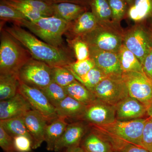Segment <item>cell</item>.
<instances>
[{
  "instance_id": "obj_1",
  "label": "cell",
  "mask_w": 152,
  "mask_h": 152,
  "mask_svg": "<svg viewBox=\"0 0 152 152\" xmlns=\"http://www.w3.org/2000/svg\"><path fill=\"white\" fill-rule=\"evenodd\" d=\"M4 28L28 50L33 58L45 63L51 67L66 66L74 61L72 53L65 47L53 46L17 25Z\"/></svg>"
},
{
  "instance_id": "obj_2",
  "label": "cell",
  "mask_w": 152,
  "mask_h": 152,
  "mask_svg": "<svg viewBox=\"0 0 152 152\" xmlns=\"http://www.w3.org/2000/svg\"><path fill=\"white\" fill-rule=\"evenodd\" d=\"M148 119L121 121L116 119L113 122L101 125H91L98 134L108 141L113 150L131 144L141 146L144 127Z\"/></svg>"
},
{
  "instance_id": "obj_3",
  "label": "cell",
  "mask_w": 152,
  "mask_h": 152,
  "mask_svg": "<svg viewBox=\"0 0 152 152\" xmlns=\"http://www.w3.org/2000/svg\"><path fill=\"white\" fill-rule=\"evenodd\" d=\"M125 30L113 20L98 23L96 27L81 37L89 49L118 53L124 42Z\"/></svg>"
},
{
  "instance_id": "obj_4",
  "label": "cell",
  "mask_w": 152,
  "mask_h": 152,
  "mask_svg": "<svg viewBox=\"0 0 152 152\" xmlns=\"http://www.w3.org/2000/svg\"><path fill=\"white\" fill-rule=\"evenodd\" d=\"M32 58L29 52L4 28L1 29L0 74H17Z\"/></svg>"
},
{
  "instance_id": "obj_5",
  "label": "cell",
  "mask_w": 152,
  "mask_h": 152,
  "mask_svg": "<svg viewBox=\"0 0 152 152\" xmlns=\"http://www.w3.org/2000/svg\"><path fill=\"white\" fill-rule=\"evenodd\" d=\"M69 23L54 16L42 17L36 20H25L17 26L29 30L42 40L58 48H65L63 36L65 34Z\"/></svg>"
},
{
  "instance_id": "obj_6",
  "label": "cell",
  "mask_w": 152,
  "mask_h": 152,
  "mask_svg": "<svg viewBox=\"0 0 152 152\" xmlns=\"http://www.w3.org/2000/svg\"><path fill=\"white\" fill-rule=\"evenodd\" d=\"M52 69L45 63L32 58L19 71V81L30 86L42 89L52 82Z\"/></svg>"
},
{
  "instance_id": "obj_7",
  "label": "cell",
  "mask_w": 152,
  "mask_h": 152,
  "mask_svg": "<svg viewBox=\"0 0 152 152\" xmlns=\"http://www.w3.org/2000/svg\"><path fill=\"white\" fill-rule=\"evenodd\" d=\"M92 92L96 99L114 106L129 96L127 88L122 77H106Z\"/></svg>"
},
{
  "instance_id": "obj_8",
  "label": "cell",
  "mask_w": 152,
  "mask_h": 152,
  "mask_svg": "<svg viewBox=\"0 0 152 152\" xmlns=\"http://www.w3.org/2000/svg\"><path fill=\"white\" fill-rule=\"evenodd\" d=\"M123 80L129 96L141 102L146 107L152 102V80L144 73H123Z\"/></svg>"
},
{
  "instance_id": "obj_9",
  "label": "cell",
  "mask_w": 152,
  "mask_h": 152,
  "mask_svg": "<svg viewBox=\"0 0 152 152\" xmlns=\"http://www.w3.org/2000/svg\"><path fill=\"white\" fill-rule=\"evenodd\" d=\"M18 92L28 101L32 109L39 112L48 123L58 118L56 108L42 90L19 81Z\"/></svg>"
},
{
  "instance_id": "obj_10",
  "label": "cell",
  "mask_w": 152,
  "mask_h": 152,
  "mask_svg": "<svg viewBox=\"0 0 152 152\" xmlns=\"http://www.w3.org/2000/svg\"><path fill=\"white\" fill-rule=\"evenodd\" d=\"M123 44L138 59L141 64L151 49L146 25L135 23L125 30Z\"/></svg>"
},
{
  "instance_id": "obj_11",
  "label": "cell",
  "mask_w": 152,
  "mask_h": 152,
  "mask_svg": "<svg viewBox=\"0 0 152 152\" xmlns=\"http://www.w3.org/2000/svg\"><path fill=\"white\" fill-rule=\"evenodd\" d=\"M81 119L88 122L91 125H101L113 122L116 119L115 106L96 99L86 106Z\"/></svg>"
},
{
  "instance_id": "obj_12",
  "label": "cell",
  "mask_w": 152,
  "mask_h": 152,
  "mask_svg": "<svg viewBox=\"0 0 152 152\" xmlns=\"http://www.w3.org/2000/svg\"><path fill=\"white\" fill-rule=\"evenodd\" d=\"M90 58L95 66L101 70L107 77H121V69L118 53L89 49Z\"/></svg>"
},
{
  "instance_id": "obj_13",
  "label": "cell",
  "mask_w": 152,
  "mask_h": 152,
  "mask_svg": "<svg viewBox=\"0 0 152 152\" xmlns=\"http://www.w3.org/2000/svg\"><path fill=\"white\" fill-rule=\"evenodd\" d=\"M28 132L32 140L33 149L40 147L45 140L48 121L39 112L31 110L23 116Z\"/></svg>"
},
{
  "instance_id": "obj_14",
  "label": "cell",
  "mask_w": 152,
  "mask_h": 152,
  "mask_svg": "<svg viewBox=\"0 0 152 152\" xmlns=\"http://www.w3.org/2000/svg\"><path fill=\"white\" fill-rule=\"evenodd\" d=\"M32 110L31 106L19 92L13 97L0 102V120L23 116Z\"/></svg>"
},
{
  "instance_id": "obj_15",
  "label": "cell",
  "mask_w": 152,
  "mask_h": 152,
  "mask_svg": "<svg viewBox=\"0 0 152 152\" xmlns=\"http://www.w3.org/2000/svg\"><path fill=\"white\" fill-rule=\"evenodd\" d=\"M115 108L116 119L121 121L141 118L147 114L146 106L129 96L116 105Z\"/></svg>"
},
{
  "instance_id": "obj_16",
  "label": "cell",
  "mask_w": 152,
  "mask_h": 152,
  "mask_svg": "<svg viewBox=\"0 0 152 152\" xmlns=\"http://www.w3.org/2000/svg\"><path fill=\"white\" fill-rule=\"evenodd\" d=\"M87 130V127L82 123L68 124L62 136L56 144L54 151L59 152L64 149L80 146Z\"/></svg>"
},
{
  "instance_id": "obj_17",
  "label": "cell",
  "mask_w": 152,
  "mask_h": 152,
  "mask_svg": "<svg viewBox=\"0 0 152 152\" xmlns=\"http://www.w3.org/2000/svg\"><path fill=\"white\" fill-rule=\"evenodd\" d=\"M98 22L91 12H85L69 23L65 35L67 39L81 37L96 27Z\"/></svg>"
},
{
  "instance_id": "obj_18",
  "label": "cell",
  "mask_w": 152,
  "mask_h": 152,
  "mask_svg": "<svg viewBox=\"0 0 152 152\" xmlns=\"http://www.w3.org/2000/svg\"><path fill=\"white\" fill-rule=\"evenodd\" d=\"M127 18L135 23H152V0H134L129 8Z\"/></svg>"
},
{
  "instance_id": "obj_19",
  "label": "cell",
  "mask_w": 152,
  "mask_h": 152,
  "mask_svg": "<svg viewBox=\"0 0 152 152\" xmlns=\"http://www.w3.org/2000/svg\"><path fill=\"white\" fill-rule=\"evenodd\" d=\"M53 16L70 23L77 18L90 8L74 3L64 2L51 4Z\"/></svg>"
},
{
  "instance_id": "obj_20",
  "label": "cell",
  "mask_w": 152,
  "mask_h": 152,
  "mask_svg": "<svg viewBox=\"0 0 152 152\" xmlns=\"http://www.w3.org/2000/svg\"><path fill=\"white\" fill-rule=\"evenodd\" d=\"M86 105L67 96L56 107L58 117L66 119L82 118Z\"/></svg>"
},
{
  "instance_id": "obj_21",
  "label": "cell",
  "mask_w": 152,
  "mask_h": 152,
  "mask_svg": "<svg viewBox=\"0 0 152 152\" xmlns=\"http://www.w3.org/2000/svg\"><path fill=\"white\" fill-rule=\"evenodd\" d=\"M68 124L66 119L60 117L48 124L45 132V141L48 151H54L57 142L62 136Z\"/></svg>"
},
{
  "instance_id": "obj_22",
  "label": "cell",
  "mask_w": 152,
  "mask_h": 152,
  "mask_svg": "<svg viewBox=\"0 0 152 152\" xmlns=\"http://www.w3.org/2000/svg\"><path fill=\"white\" fill-rule=\"evenodd\" d=\"M85 152H113L111 144L93 131L88 134L81 143Z\"/></svg>"
},
{
  "instance_id": "obj_23",
  "label": "cell",
  "mask_w": 152,
  "mask_h": 152,
  "mask_svg": "<svg viewBox=\"0 0 152 152\" xmlns=\"http://www.w3.org/2000/svg\"><path fill=\"white\" fill-rule=\"evenodd\" d=\"M118 54L123 73L130 72L144 73L138 59L124 44L119 50Z\"/></svg>"
},
{
  "instance_id": "obj_24",
  "label": "cell",
  "mask_w": 152,
  "mask_h": 152,
  "mask_svg": "<svg viewBox=\"0 0 152 152\" xmlns=\"http://www.w3.org/2000/svg\"><path fill=\"white\" fill-rule=\"evenodd\" d=\"M19 80L17 74H0V100L13 97L18 92Z\"/></svg>"
},
{
  "instance_id": "obj_25",
  "label": "cell",
  "mask_w": 152,
  "mask_h": 152,
  "mask_svg": "<svg viewBox=\"0 0 152 152\" xmlns=\"http://www.w3.org/2000/svg\"><path fill=\"white\" fill-rule=\"evenodd\" d=\"M64 88L68 96L86 105L96 99L92 92L77 80Z\"/></svg>"
},
{
  "instance_id": "obj_26",
  "label": "cell",
  "mask_w": 152,
  "mask_h": 152,
  "mask_svg": "<svg viewBox=\"0 0 152 152\" xmlns=\"http://www.w3.org/2000/svg\"><path fill=\"white\" fill-rule=\"evenodd\" d=\"M0 126L13 138L18 136H26L31 139L32 142L31 136L25 124L23 116L9 119L1 120Z\"/></svg>"
},
{
  "instance_id": "obj_27",
  "label": "cell",
  "mask_w": 152,
  "mask_h": 152,
  "mask_svg": "<svg viewBox=\"0 0 152 152\" xmlns=\"http://www.w3.org/2000/svg\"><path fill=\"white\" fill-rule=\"evenodd\" d=\"M90 6L98 23L112 20L111 10L107 0H91Z\"/></svg>"
},
{
  "instance_id": "obj_28",
  "label": "cell",
  "mask_w": 152,
  "mask_h": 152,
  "mask_svg": "<svg viewBox=\"0 0 152 152\" xmlns=\"http://www.w3.org/2000/svg\"><path fill=\"white\" fill-rule=\"evenodd\" d=\"M0 19L2 23L11 22L16 25L24 20H28L18 10L2 0L0 1Z\"/></svg>"
},
{
  "instance_id": "obj_29",
  "label": "cell",
  "mask_w": 152,
  "mask_h": 152,
  "mask_svg": "<svg viewBox=\"0 0 152 152\" xmlns=\"http://www.w3.org/2000/svg\"><path fill=\"white\" fill-rule=\"evenodd\" d=\"M75 77L77 80L92 92L95 87L107 76L100 69L95 66L84 76L81 77L75 76Z\"/></svg>"
},
{
  "instance_id": "obj_30",
  "label": "cell",
  "mask_w": 152,
  "mask_h": 152,
  "mask_svg": "<svg viewBox=\"0 0 152 152\" xmlns=\"http://www.w3.org/2000/svg\"><path fill=\"white\" fill-rule=\"evenodd\" d=\"M52 82L66 87L77 80L72 71L66 66L52 67Z\"/></svg>"
},
{
  "instance_id": "obj_31",
  "label": "cell",
  "mask_w": 152,
  "mask_h": 152,
  "mask_svg": "<svg viewBox=\"0 0 152 152\" xmlns=\"http://www.w3.org/2000/svg\"><path fill=\"white\" fill-rule=\"evenodd\" d=\"M41 90L55 108L67 96L64 87L61 86L54 82H52Z\"/></svg>"
},
{
  "instance_id": "obj_32",
  "label": "cell",
  "mask_w": 152,
  "mask_h": 152,
  "mask_svg": "<svg viewBox=\"0 0 152 152\" xmlns=\"http://www.w3.org/2000/svg\"><path fill=\"white\" fill-rule=\"evenodd\" d=\"M69 47L73 51L77 61H81L90 58L89 48L81 37L67 39Z\"/></svg>"
},
{
  "instance_id": "obj_33",
  "label": "cell",
  "mask_w": 152,
  "mask_h": 152,
  "mask_svg": "<svg viewBox=\"0 0 152 152\" xmlns=\"http://www.w3.org/2000/svg\"><path fill=\"white\" fill-rule=\"evenodd\" d=\"M111 10L112 20L120 23L127 18L129 7L125 0H107Z\"/></svg>"
},
{
  "instance_id": "obj_34",
  "label": "cell",
  "mask_w": 152,
  "mask_h": 152,
  "mask_svg": "<svg viewBox=\"0 0 152 152\" xmlns=\"http://www.w3.org/2000/svg\"><path fill=\"white\" fill-rule=\"evenodd\" d=\"M4 2L7 3L13 7L19 12L23 14L28 20L30 21L36 20L42 17H45L34 10L31 7L26 4L20 2L17 0H2Z\"/></svg>"
},
{
  "instance_id": "obj_35",
  "label": "cell",
  "mask_w": 152,
  "mask_h": 152,
  "mask_svg": "<svg viewBox=\"0 0 152 152\" xmlns=\"http://www.w3.org/2000/svg\"><path fill=\"white\" fill-rule=\"evenodd\" d=\"M95 66L94 62L90 58L83 61H73L66 66L74 76L79 77L84 76Z\"/></svg>"
},
{
  "instance_id": "obj_36",
  "label": "cell",
  "mask_w": 152,
  "mask_h": 152,
  "mask_svg": "<svg viewBox=\"0 0 152 152\" xmlns=\"http://www.w3.org/2000/svg\"><path fill=\"white\" fill-rule=\"evenodd\" d=\"M20 2L26 4L37 11L44 16H53L51 4L40 0H17Z\"/></svg>"
},
{
  "instance_id": "obj_37",
  "label": "cell",
  "mask_w": 152,
  "mask_h": 152,
  "mask_svg": "<svg viewBox=\"0 0 152 152\" xmlns=\"http://www.w3.org/2000/svg\"><path fill=\"white\" fill-rule=\"evenodd\" d=\"M15 150L18 152H30L32 149V142L25 136H18L14 137Z\"/></svg>"
},
{
  "instance_id": "obj_38",
  "label": "cell",
  "mask_w": 152,
  "mask_h": 152,
  "mask_svg": "<svg viewBox=\"0 0 152 152\" xmlns=\"http://www.w3.org/2000/svg\"><path fill=\"white\" fill-rule=\"evenodd\" d=\"M141 146L152 152V120L150 118L147 120L144 127Z\"/></svg>"
},
{
  "instance_id": "obj_39",
  "label": "cell",
  "mask_w": 152,
  "mask_h": 152,
  "mask_svg": "<svg viewBox=\"0 0 152 152\" xmlns=\"http://www.w3.org/2000/svg\"><path fill=\"white\" fill-rule=\"evenodd\" d=\"M0 146L5 152L15 151L14 147V138L0 126Z\"/></svg>"
},
{
  "instance_id": "obj_40",
  "label": "cell",
  "mask_w": 152,
  "mask_h": 152,
  "mask_svg": "<svg viewBox=\"0 0 152 152\" xmlns=\"http://www.w3.org/2000/svg\"><path fill=\"white\" fill-rule=\"evenodd\" d=\"M144 73L152 80V50L148 52L142 63Z\"/></svg>"
},
{
  "instance_id": "obj_41",
  "label": "cell",
  "mask_w": 152,
  "mask_h": 152,
  "mask_svg": "<svg viewBox=\"0 0 152 152\" xmlns=\"http://www.w3.org/2000/svg\"><path fill=\"white\" fill-rule=\"evenodd\" d=\"M45 2L53 4L58 3L69 2L74 3L81 5L86 6L90 8V1L91 0H40Z\"/></svg>"
},
{
  "instance_id": "obj_42",
  "label": "cell",
  "mask_w": 152,
  "mask_h": 152,
  "mask_svg": "<svg viewBox=\"0 0 152 152\" xmlns=\"http://www.w3.org/2000/svg\"><path fill=\"white\" fill-rule=\"evenodd\" d=\"M118 152H150L140 146L129 144L125 145L116 151Z\"/></svg>"
},
{
  "instance_id": "obj_43",
  "label": "cell",
  "mask_w": 152,
  "mask_h": 152,
  "mask_svg": "<svg viewBox=\"0 0 152 152\" xmlns=\"http://www.w3.org/2000/svg\"><path fill=\"white\" fill-rule=\"evenodd\" d=\"M66 152H85L80 146L66 149Z\"/></svg>"
},
{
  "instance_id": "obj_44",
  "label": "cell",
  "mask_w": 152,
  "mask_h": 152,
  "mask_svg": "<svg viewBox=\"0 0 152 152\" xmlns=\"http://www.w3.org/2000/svg\"><path fill=\"white\" fill-rule=\"evenodd\" d=\"M147 29L149 36L150 43H151V49L152 50V26L151 25L147 26Z\"/></svg>"
},
{
  "instance_id": "obj_45",
  "label": "cell",
  "mask_w": 152,
  "mask_h": 152,
  "mask_svg": "<svg viewBox=\"0 0 152 152\" xmlns=\"http://www.w3.org/2000/svg\"><path fill=\"white\" fill-rule=\"evenodd\" d=\"M147 114L149 116L150 118L152 120V102L146 106Z\"/></svg>"
},
{
  "instance_id": "obj_46",
  "label": "cell",
  "mask_w": 152,
  "mask_h": 152,
  "mask_svg": "<svg viewBox=\"0 0 152 152\" xmlns=\"http://www.w3.org/2000/svg\"><path fill=\"white\" fill-rule=\"evenodd\" d=\"M125 1L129 5V7H130L132 4L134 0H125Z\"/></svg>"
},
{
  "instance_id": "obj_47",
  "label": "cell",
  "mask_w": 152,
  "mask_h": 152,
  "mask_svg": "<svg viewBox=\"0 0 152 152\" xmlns=\"http://www.w3.org/2000/svg\"><path fill=\"white\" fill-rule=\"evenodd\" d=\"M5 152H18L17 151H11Z\"/></svg>"
},
{
  "instance_id": "obj_48",
  "label": "cell",
  "mask_w": 152,
  "mask_h": 152,
  "mask_svg": "<svg viewBox=\"0 0 152 152\" xmlns=\"http://www.w3.org/2000/svg\"><path fill=\"white\" fill-rule=\"evenodd\" d=\"M149 25H151V26H152V23H151L149 24Z\"/></svg>"
},
{
  "instance_id": "obj_49",
  "label": "cell",
  "mask_w": 152,
  "mask_h": 152,
  "mask_svg": "<svg viewBox=\"0 0 152 152\" xmlns=\"http://www.w3.org/2000/svg\"><path fill=\"white\" fill-rule=\"evenodd\" d=\"M115 152H118L116 151H115Z\"/></svg>"
}]
</instances>
